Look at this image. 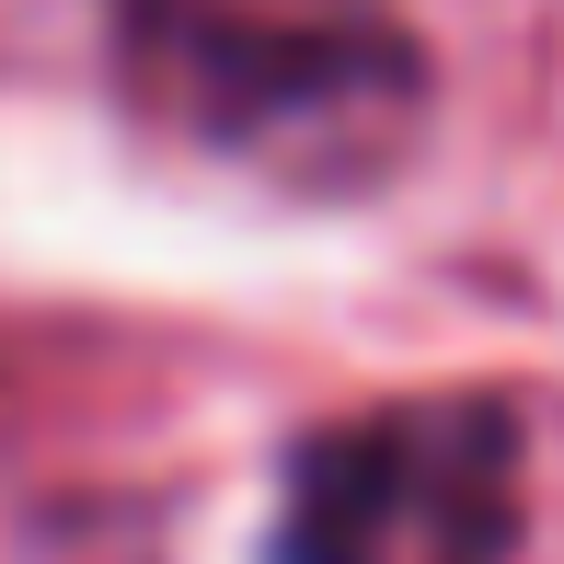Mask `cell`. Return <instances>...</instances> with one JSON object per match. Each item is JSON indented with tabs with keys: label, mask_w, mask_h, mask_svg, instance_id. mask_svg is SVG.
<instances>
[{
	"label": "cell",
	"mask_w": 564,
	"mask_h": 564,
	"mask_svg": "<svg viewBox=\"0 0 564 564\" xmlns=\"http://www.w3.org/2000/svg\"><path fill=\"white\" fill-rule=\"evenodd\" d=\"M105 58L150 139L276 196H369L426 139L403 0H105Z\"/></svg>",
	"instance_id": "cell-1"
},
{
	"label": "cell",
	"mask_w": 564,
	"mask_h": 564,
	"mask_svg": "<svg viewBox=\"0 0 564 564\" xmlns=\"http://www.w3.org/2000/svg\"><path fill=\"white\" fill-rule=\"evenodd\" d=\"M530 530V426L507 392H403L335 415L276 473L265 564H507Z\"/></svg>",
	"instance_id": "cell-2"
}]
</instances>
